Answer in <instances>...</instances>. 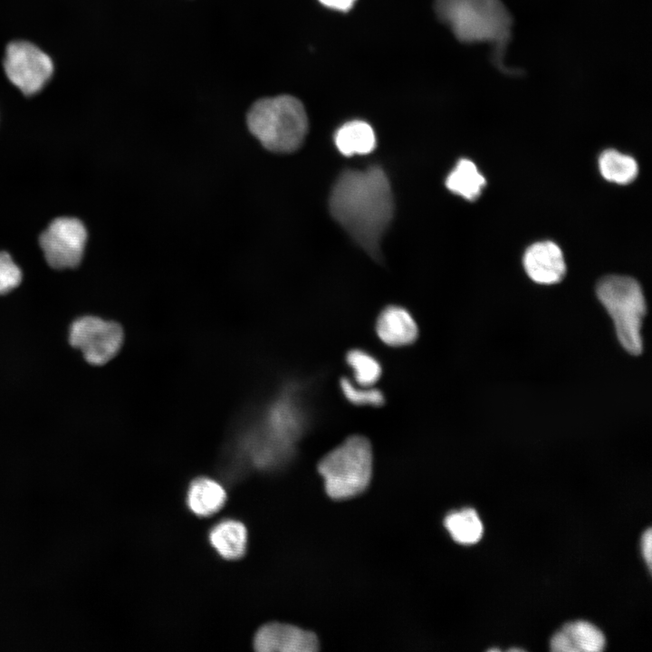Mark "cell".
<instances>
[{"mask_svg":"<svg viewBox=\"0 0 652 652\" xmlns=\"http://www.w3.org/2000/svg\"><path fill=\"white\" fill-rule=\"evenodd\" d=\"M330 210L359 244L378 257L394 212L391 187L380 168L342 172L332 188Z\"/></svg>","mask_w":652,"mask_h":652,"instance_id":"cell-1","label":"cell"},{"mask_svg":"<svg viewBox=\"0 0 652 652\" xmlns=\"http://www.w3.org/2000/svg\"><path fill=\"white\" fill-rule=\"evenodd\" d=\"M304 424L301 404L286 390L269 405L260 423L243 436L241 454L259 469L276 467L291 455Z\"/></svg>","mask_w":652,"mask_h":652,"instance_id":"cell-2","label":"cell"},{"mask_svg":"<svg viewBox=\"0 0 652 652\" xmlns=\"http://www.w3.org/2000/svg\"><path fill=\"white\" fill-rule=\"evenodd\" d=\"M435 9L460 41L494 43V61L502 65L513 21L500 0H436Z\"/></svg>","mask_w":652,"mask_h":652,"instance_id":"cell-3","label":"cell"},{"mask_svg":"<svg viewBox=\"0 0 652 652\" xmlns=\"http://www.w3.org/2000/svg\"><path fill=\"white\" fill-rule=\"evenodd\" d=\"M246 124L263 147L274 153L295 151L308 131V118L302 103L288 94L255 101L246 113Z\"/></svg>","mask_w":652,"mask_h":652,"instance_id":"cell-4","label":"cell"},{"mask_svg":"<svg viewBox=\"0 0 652 652\" xmlns=\"http://www.w3.org/2000/svg\"><path fill=\"white\" fill-rule=\"evenodd\" d=\"M318 471L330 497L346 499L360 494L369 485L372 473L369 440L362 436L348 437L321 459Z\"/></svg>","mask_w":652,"mask_h":652,"instance_id":"cell-5","label":"cell"},{"mask_svg":"<svg viewBox=\"0 0 652 652\" xmlns=\"http://www.w3.org/2000/svg\"><path fill=\"white\" fill-rule=\"evenodd\" d=\"M597 295L612 318L618 339L630 354L643 349L640 328L646 302L639 283L631 277L609 275L597 285Z\"/></svg>","mask_w":652,"mask_h":652,"instance_id":"cell-6","label":"cell"},{"mask_svg":"<svg viewBox=\"0 0 652 652\" xmlns=\"http://www.w3.org/2000/svg\"><path fill=\"white\" fill-rule=\"evenodd\" d=\"M69 341L81 350L87 362L100 366L112 360L120 350L123 330L115 321L84 316L71 325Z\"/></svg>","mask_w":652,"mask_h":652,"instance_id":"cell-7","label":"cell"},{"mask_svg":"<svg viewBox=\"0 0 652 652\" xmlns=\"http://www.w3.org/2000/svg\"><path fill=\"white\" fill-rule=\"evenodd\" d=\"M4 69L15 87L25 95H33L48 82L53 65L51 58L34 44L15 41L6 48Z\"/></svg>","mask_w":652,"mask_h":652,"instance_id":"cell-8","label":"cell"},{"mask_svg":"<svg viewBox=\"0 0 652 652\" xmlns=\"http://www.w3.org/2000/svg\"><path fill=\"white\" fill-rule=\"evenodd\" d=\"M87 240L84 225L74 217H58L39 238L48 264L55 269L73 268L83 255Z\"/></svg>","mask_w":652,"mask_h":652,"instance_id":"cell-9","label":"cell"},{"mask_svg":"<svg viewBox=\"0 0 652 652\" xmlns=\"http://www.w3.org/2000/svg\"><path fill=\"white\" fill-rule=\"evenodd\" d=\"M254 648L260 652H313L318 649L317 637L298 627L273 622L256 632Z\"/></svg>","mask_w":652,"mask_h":652,"instance_id":"cell-10","label":"cell"},{"mask_svg":"<svg viewBox=\"0 0 652 652\" xmlns=\"http://www.w3.org/2000/svg\"><path fill=\"white\" fill-rule=\"evenodd\" d=\"M523 266L528 276L542 284L559 283L566 272L562 252L551 241L529 246L524 253Z\"/></svg>","mask_w":652,"mask_h":652,"instance_id":"cell-11","label":"cell"},{"mask_svg":"<svg viewBox=\"0 0 652 652\" xmlns=\"http://www.w3.org/2000/svg\"><path fill=\"white\" fill-rule=\"evenodd\" d=\"M605 646L601 630L585 620L566 623L551 639L555 652H598Z\"/></svg>","mask_w":652,"mask_h":652,"instance_id":"cell-12","label":"cell"},{"mask_svg":"<svg viewBox=\"0 0 652 652\" xmlns=\"http://www.w3.org/2000/svg\"><path fill=\"white\" fill-rule=\"evenodd\" d=\"M379 338L393 347L412 343L417 337V324L411 313L403 307L391 305L379 315L376 323Z\"/></svg>","mask_w":652,"mask_h":652,"instance_id":"cell-13","label":"cell"},{"mask_svg":"<svg viewBox=\"0 0 652 652\" xmlns=\"http://www.w3.org/2000/svg\"><path fill=\"white\" fill-rule=\"evenodd\" d=\"M225 499L224 487L209 477L196 478L190 484L187 495L189 510L201 517L217 513L225 504Z\"/></svg>","mask_w":652,"mask_h":652,"instance_id":"cell-14","label":"cell"},{"mask_svg":"<svg viewBox=\"0 0 652 652\" xmlns=\"http://www.w3.org/2000/svg\"><path fill=\"white\" fill-rule=\"evenodd\" d=\"M209 542L221 557L236 560L245 552L247 531L241 522L225 519L211 529Z\"/></svg>","mask_w":652,"mask_h":652,"instance_id":"cell-15","label":"cell"},{"mask_svg":"<svg viewBox=\"0 0 652 652\" xmlns=\"http://www.w3.org/2000/svg\"><path fill=\"white\" fill-rule=\"evenodd\" d=\"M335 143L345 156L364 155L376 146V136L365 121L352 120L342 125L335 134Z\"/></svg>","mask_w":652,"mask_h":652,"instance_id":"cell-16","label":"cell"},{"mask_svg":"<svg viewBox=\"0 0 652 652\" xmlns=\"http://www.w3.org/2000/svg\"><path fill=\"white\" fill-rule=\"evenodd\" d=\"M485 185V178L476 166L466 158L460 159L446 180V187L467 200L477 198Z\"/></svg>","mask_w":652,"mask_h":652,"instance_id":"cell-17","label":"cell"},{"mask_svg":"<svg viewBox=\"0 0 652 652\" xmlns=\"http://www.w3.org/2000/svg\"><path fill=\"white\" fill-rule=\"evenodd\" d=\"M444 524L452 538L461 544L475 543L483 535V523L473 508L448 513Z\"/></svg>","mask_w":652,"mask_h":652,"instance_id":"cell-18","label":"cell"},{"mask_svg":"<svg viewBox=\"0 0 652 652\" xmlns=\"http://www.w3.org/2000/svg\"><path fill=\"white\" fill-rule=\"evenodd\" d=\"M599 167L605 179L620 185L632 182L638 171L633 158L616 149L603 151L599 158Z\"/></svg>","mask_w":652,"mask_h":652,"instance_id":"cell-19","label":"cell"},{"mask_svg":"<svg viewBox=\"0 0 652 652\" xmlns=\"http://www.w3.org/2000/svg\"><path fill=\"white\" fill-rule=\"evenodd\" d=\"M346 362L353 371L357 384L373 386L380 378L382 368L379 360L369 352L354 349L346 355Z\"/></svg>","mask_w":652,"mask_h":652,"instance_id":"cell-20","label":"cell"},{"mask_svg":"<svg viewBox=\"0 0 652 652\" xmlns=\"http://www.w3.org/2000/svg\"><path fill=\"white\" fill-rule=\"evenodd\" d=\"M340 387L345 398L353 405L378 407L384 403L382 392L372 386H361L342 378Z\"/></svg>","mask_w":652,"mask_h":652,"instance_id":"cell-21","label":"cell"},{"mask_svg":"<svg viewBox=\"0 0 652 652\" xmlns=\"http://www.w3.org/2000/svg\"><path fill=\"white\" fill-rule=\"evenodd\" d=\"M22 281V272L9 254L0 252V294L17 287Z\"/></svg>","mask_w":652,"mask_h":652,"instance_id":"cell-22","label":"cell"},{"mask_svg":"<svg viewBox=\"0 0 652 652\" xmlns=\"http://www.w3.org/2000/svg\"><path fill=\"white\" fill-rule=\"evenodd\" d=\"M652 533L651 529L648 528L642 535L641 539V550L643 557L647 564L649 570H651V561H652Z\"/></svg>","mask_w":652,"mask_h":652,"instance_id":"cell-23","label":"cell"},{"mask_svg":"<svg viewBox=\"0 0 652 652\" xmlns=\"http://www.w3.org/2000/svg\"><path fill=\"white\" fill-rule=\"evenodd\" d=\"M356 0H319V2L328 8L337 11L346 12L350 10Z\"/></svg>","mask_w":652,"mask_h":652,"instance_id":"cell-24","label":"cell"},{"mask_svg":"<svg viewBox=\"0 0 652 652\" xmlns=\"http://www.w3.org/2000/svg\"><path fill=\"white\" fill-rule=\"evenodd\" d=\"M510 650H511V651H517V650H518V651H521L522 649H521V648H511Z\"/></svg>","mask_w":652,"mask_h":652,"instance_id":"cell-25","label":"cell"},{"mask_svg":"<svg viewBox=\"0 0 652 652\" xmlns=\"http://www.w3.org/2000/svg\"><path fill=\"white\" fill-rule=\"evenodd\" d=\"M489 651H499V649L496 648H491Z\"/></svg>","mask_w":652,"mask_h":652,"instance_id":"cell-26","label":"cell"}]
</instances>
